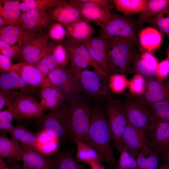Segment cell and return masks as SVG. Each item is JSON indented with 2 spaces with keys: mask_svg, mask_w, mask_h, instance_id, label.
Instances as JSON below:
<instances>
[{
  "mask_svg": "<svg viewBox=\"0 0 169 169\" xmlns=\"http://www.w3.org/2000/svg\"><path fill=\"white\" fill-rule=\"evenodd\" d=\"M120 153L115 169H136V159L130 154L124 146H122Z\"/></svg>",
  "mask_w": 169,
  "mask_h": 169,
  "instance_id": "obj_42",
  "label": "cell"
},
{
  "mask_svg": "<svg viewBox=\"0 0 169 169\" xmlns=\"http://www.w3.org/2000/svg\"><path fill=\"white\" fill-rule=\"evenodd\" d=\"M20 50L18 47L0 38V54L15 59L18 58Z\"/></svg>",
  "mask_w": 169,
  "mask_h": 169,
  "instance_id": "obj_45",
  "label": "cell"
},
{
  "mask_svg": "<svg viewBox=\"0 0 169 169\" xmlns=\"http://www.w3.org/2000/svg\"><path fill=\"white\" fill-rule=\"evenodd\" d=\"M105 112L111 143L120 153L122 146L123 136L127 121L118 101H109L105 107Z\"/></svg>",
  "mask_w": 169,
  "mask_h": 169,
  "instance_id": "obj_10",
  "label": "cell"
},
{
  "mask_svg": "<svg viewBox=\"0 0 169 169\" xmlns=\"http://www.w3.org/2000/svg\"><path fill=\"white\" fill-rule=\"evenodd\" d=\"M162 41L161 33L152 27L143 29L139 34V42L144 50L148 52L158 48Z\"/></svg>",
  "mask_w": 169,
  "mask_h": 169,
  "instance_id": "obj_30",
  "label": "cell"
},
{
  "mask_svg": "<svg viewBox=\"0 0 169 169\" xmlns=\"http://www.w3.org/2000/svg\"><path fill=\"white\" fill-rule=\"evenodd\" d=\"M145 84L146 80L144 78L141 74H136L128 81V86L131 92L140 96L144 92Z\"/></svg>",
  "mask_w": 169,
  "mask_h": 169,
  "instance_id": "obj_44",
  "label": "cell"
},
{
  "mask_svg": "<svg viewBox=\"0 0 169 169\" xmlns=\"http://www.w3.org/2000/svg\"><path fill=\"white\" fill-rule=\"evenodd\" d=\"M47 31L49 38L52 41L56 43H65L66 31L62 24L53 21Z\"/></svg>",
  "mask_w": 169,
  "mask_h": 169,
  "instance_id": "obj_39",
  "label": "cell"
},
{
  "mask_svg": "<svg viewBox=\"0 0 169 169\" xmlns=\"http://www.w3.org/2000/svg\"><path fill=\"white\" fill-rule=\"evenodd\" d=\"M159 158L162 162L169 164V149L160 154Z\"/></svg>",
  "mask_w": 169,
  "mask_h": 169,
  "instance_id": "obj_49",
  "label": "cell"
},
{
  "mask_svg": "<svg viewBox=\"0 0 169 169\" xmlns=\"http://www.w3.org/2000/svg\"><path fill=\"white\" fill-rule=\"evenodd\" d=\"M47 14L52 20L63 24L69 23L82 18L79 10L71 0H61Z\"/></svg>",
  "mask_w": 169,
  "mask_h": 169,
  "instance_id": "obj_20",
  "label": "cell"
},
{
  "mask_svg": "<svg viewBox=\"0 0 169 169\" xmlns=\"http://www.w3.org/2000/svg\"><path fill=\"white\" fill-rule=\"evenodd\" d=\"M38 33L26 31L18 25H6L0 28V38L18 47L21 49Z\"/></svg>",
  "mask_w": 169,
  "mask_h": 169,
  "instance_id": "obj_22",
  "label": "cell"
},
{
  "mask_svg": "<svg viewBox=\"0 0 169 169\" xmlns=\"http://www.w3.org/2000/svg\"><path fill=\"white\" fill-rule=\"evenodd\" d=\"M33 66L45 77L52 71L61 68L52 53L45 56Z\"/></svg>",
  "mask_w": 169,
  "mask_h": 169,
  "instance_id": "obj_40",
  "label": "cell"
},
{
  "mask_svg": "<svg viewBox=\"0 0 169 169\" xmlns=\"http://www.w3.org/2000/svg\"><path fill=\"white\" fill-rule=\"evenodd\" d=\"M53 169H86L70 154L63 152L51 158Z\"/></svg>",
  "mask_w": 169,
  "mask_h": 169,
  "instance_id": "obj_34",
  "label": "cell"
},
{
  "mask_svg": "<svg viewBox=\"0 0 169 169\" xmlns=\"http://www.w3.org/2000/svg\"><path fill=\"white\" fill-rule=\"evenodd\" d=\"M108 87L112 92L116 93H122L128 85L125 75L116 74L111 75L108 78Z\"/></svg>",
  "mask_w": 169,
  "mask_h": 169,
  "instance_id": "obj_43",
  "label": "cell"
},
{
  "mask_svg": "<svg viewBox=\"0 0 169 169\" xmlns=\"http://www.w3.org/2000/svg\"><path fill=\"white\" fill-rule=\"evenodd\" d=\"M157 78L162 80L169 74V60L166 58L158 63L157 68Z\"/></svg>",
  "mask_w": 169,
  "mask_h": 169,
  "instance_id": "obj_47",
  "label": "cell"
},
{
  "mask_svg": "<svg viewBox=\"0 0 169 169\" xmlns=\"http://www.w3.org/2000/svg\"><path fill=\"white\" fill-rule=\"evenodd\" d=\"M148 0H112L115 9L127 15L139 13L146 6Z\"/></svg>",
  "mask_w": 169,
  "mask_h": 169,
  "instance_id": "obj_35",
  "label": "cell"
},
{
  "mask_svg": "<svg viewBox=\"0 0 169 169\" xmlns=\"http://www.w3.org/2000/svg\"><path fill=\"white\" fill-rule=\"evenodd\" d=\"M66 31L64 44L72 45L80 43L93 36L95 33L90 22L83 18L72 23L63 24Z\"/></svg>",
  "mask_w": 169,
  "mask_h": 169,
  "instance_id": "obj_18",
  "label": "cell"
},
{
  "mask_svg": "<svg viewBox=\"0 0 169 169\" xmlns=\"http://www.w3.org/2000/svg\"><path fill=\"white\" fill-rule=\"evenodd\" d=\"M145 80L144 92L137 98L139 100L156 102L169 100V90L162 80L156 78Z\"/></svg>",
  "mask_w": 169,
  "mask_h": 169,
  "instance_id": "obj_21",
  "label": "cell"
},
{
  "mask_svg": "<svg viewBox=\"0 0 169 169\" xmlns=\"http://www.w3.org/2000/svg\"><path fill=\"white\" fill-rule=\"evenodd\" d=\"M167 58L169 60V44L167 47L166 51Z\"/></svg>",
  "mask_w": 169,
  "mask_h": 169,
  "instance_id": "obj_55",
  "label": "cell"
},
{
  "mask_svg": "<svg viewBox=\"0 0 169 169\" xmlns=\"http://www.w3.org/2000/svg\"><path fill=\"white\" fill-rule=\"evenodd\" d=\"M158 63L156 58L150 52L139 48L128 73L140 74L145 79L155 78Z\"/></svg>",
  "mask_w": 169,
  "mask_h": 169,
  "instance_id": "obj_15",
  "label": "cell"
},
{
  "mask_svg": "<svg viewBox=\"0 0 169 169\" xmlns=\"http://www.w3.org/2000/svg\"><path fill=\"white\" fill-rule=\"evenodd\" d=\"M18 161L29 169H53L51 158L37 152L25 144L21 143Z\"/></svg>",
  "mask_w": 169,
  "mask_h": 169,
  "instance_id": "obj_23",
  "label": "cell"
},
{
  "mask_svg": "<svg viewBox=\"0 0 169 169\" xmlns=\"http://www.w3.org/2000/svg\"><path fill=\"white\" fill-rule=\"evenodd\" d=\"M137 27V23L129 15L120 14L115 12L111 13L108 23L100 26L102 34L108 38L123 40L138 45Z\"/></svg>",
  "mask_w": 169,
  "mask_h": 169,
  "instance_id": "obj_5",
  "label": "cell"
},
{
  "mask_svg": "<svg viewBox=\"0 0 169 169\" xmlns=\"http://www.w3.org/2000/svg\"><path fill=\"white\" fill-rule=\"evenodd\" d=\"M11 59L10 57L0 54V74L10 71L12 66Z\"/></svg>",
  "mask_w": 169,
  "mask_h": 169,
  "instance_id": "obj_48",
  "label": "cell"
},
{
  "mask_svg": "<svg viewBox=\"0 0 169 169\" xmlns=\"http://www.w3.org/2000/svg\"><path fill=\"white\" fill-rule=\"evenodd\" d=\"M121 109L127 122L140 129L147 130L156 120L151 110L143 102L136 99H128L120 102Z\"/></svg>",
  "mask_w": 169,
  "mask_h": 169,
  "instance_id": "obj_7",
  "label": "cell"
},
{
  "mask_svg": "<svg viewBox=\"0 0 169 169\" xmlns=\"http://www.w3.org/2000/svg\"><path fill=\"white\" fill-rule=\"evenodd\" d=\"M8 168L3 159H0V169H8Z\"/></svg>",
  "mask_w": 169,
  "mask_h": 169,
  "instance_id": "obj_53",
  "label": "cell"
},
{
  "mask_svg": "<svg viewBox=\"0 0 169 169\" xmlns=\"http://www.w3.org/2000/svg\"><path fill=\"white\" fill-rule=\"evenodd\" d=\"M68 68L78 81L83 92L92 98H101L109 94L107 79L95 71L78 68L69 64Z\"/></svg>",
  "mask_w": 169,
  "mask_h": 169,
  "instance_id": "obj_8",
  "label": "cell"
},
{
  "mask_svg": "<svg viewBox=\"0 0 169 169\" xmlns=\"http://www.w3.org/2000/svg\"><path fill=\"white\" fill-rule=\"evenodd\" d=\"M86 21L95 23L100 27L108 23L113 6L112 0H71Z\"/></svg>",
  "mask_w": 169,
  "mask_h": 169,
  "instance_id": "obj_9",
  "label": "cell"
},
{
  "mask_svg": "<svg viewBox=\"0 0 169 169\" xmlns=\"http://www.w3.org/2000/svg\"><path fill=\"white\" fill-rule=\"evenodd\" d=\"M84 142L103 157L110 169L115 168V158L111 146L107 117L105 111L101 109L91 110L90 127Z\"/></svg>",
  "mask_w": 169,
  "mask_h": 169,
  "instance_id": "obj_1",
  "label": "cell"
},
{
  "mask_svg": "<svg viewBox=\"0 0 169 169\" xmlns=\"http://www.w3.org/2000/svg\"><path fill=\"white\" fill-rule=\"evenodd\" d=\"M74 142L76 145L75 159L79 162L90 165L94 162L102 163L105 161L104 158L94 149L82 140L75 139Z\"/></svg>",
  "mask_w": 169,
  "mask_h": 169,
  "instance_id": "obj_28",
  "label": "cell"
},
{
  "mask_svg": "<svg viewBox=\"0 0 169 169\" xmlns=\"http://www.w3.org/2000/svg\"><path fill=\"white\" fill-rule=\"evenodd\" d=\"M122 146L135 159L144 147H148L152 149L147 131L128 123L123 136Z\"/></svg>",
  "mask_w": 169,
  "mask_h": 169,
  "instance_id": "obj_14",
  "label": "cell"
},
{
  "mask_svg": "<svg viewBox=\"0 0 169 169\" xmlns=\"http://www.w3.org/2000/svg\"><path fill=\"white\" fill-rule=\"evenodd\" d=\"M39 103L45 110L52 111L56 110L64 104V98L49 80L48 83L40 89L39 93Z\"/></svg>",
  "mask_w": 169,
  "mask_h": 169,
  "instance_id": "obj_26",
  "label": "cell"
},
{
  "mask_svg": "<svg viewBox=\"0 0 169 169\" xmlns=\"http://www.w3.org/2000/svg\"><path fill=\"white\" fill-rule=\"evenodd\" d=\"M65 105L69 131V137L74 142L75 139L84 141L86 138L90 123V111L86 102L78 98L68 101Z\"/></svg>",
  "mask_w": 169,
  "mask_h": 169,
  "instance_id": "obj_4",
  "label": "cell"
},
{
  "mask_svg": "<svg viewBox=\"0 0 169 169\" xmlns=\"http://www.w3.org/2000/svg\"><path fill=\"white\" fill-rule=\"evenodd\" d=\"M109 38L102 34L98 37L93 36L80 42L88 49L93 59L109 76L107 64V47Z\"/></svg>",
  "mask_w": 169,
  "mask_h": 169,
  "instance_id": "obj_19",
  "label": "cell"
},
{
  "mask_svg": "<svg viewBox=\"0 0 169 169\" xmlns=\"http://www.w3.org/2000/svg\"><path fill=\"white\" fill-rule=\"evenodd\" d=\"M65 45L68 53L69 64L83 69H86L91 66L94 68L95 71L102 77L108 79L109 76L107 73L93 59L87 48L83 45L78 43L74 45Z\"/></svg>",
  "mask_w": 169,
  "mask_h": 169,
  "instance_id": "obj_13",
  "label": "cell"
},
{
  "mask_svg": "<svg viewBox=\"0 0 169 169\" xmlns=\"http://www.w3.org/2000/svg\"><path fill=\"white\" fill-rule=\"evenodd\" d=\"M21 125L14 126L9 133L12 137L32 149L39 152L37 135L29 131Z\"/></svg>",
  "mask_w": 169,
  "mask_h": 169,
  "instance_id": "obj_32",
  "label": "cell"
},
{
  "mask_svg": "<svg viewBox=\"0 0 169 169\" xmlns=\"http://www.w3.org/2000/svg\"><path fill=\"white\" fill-rule=\"evenodd\" d=\"M43 130L58 140L69 137V131L65 105L37 119Z\"/></svg>",
  "mask_w": 169,
  "mask_h": 169,
  "instance_id": "obj_11",
  "label": "cell"
},
{
  "mask_svg": "<svg viewBox=\"0 0 169 169\" xmlns=\"http://www.w3.org/2000/svg\"><path fill=\"white\" fill-rule=\"evenodd\" d=\"M159 155L151 148L144 147L136 159V169H158Z\"/></svg>",
  "mask_w": 169,
  "mask_h": 169,
  "instance_id": "obj_33",
  "label": "cell"
},
{
  "mask_svg": "<svg viewBox=\"0 0 169 169\" xmlns=\"http://www.w3.org/2000/svg\"><path fill=\"white\" fill-rule=\"evenodd\" d=\"M56 43L50 39L47 30L38 32L21 49L18 59L20 63L33 66L52 53Z\"/></svg>",
  "mask_w": 169,
  "mask_h": 169,
  "instance_id": "obj_6",
  "label": "cell"
},
{
  "mask_svg": "<svg viewBox=\"0 0 169 169\" xmlns=\"http://www.w3.org/2000/svg\"><path fill=\"white\" fill-rule=\"evenodd\" d=\"M138 45L117 39H109L107 64L109 76L128 72L136 57Z\"/></svg>",
  "mask_w": 169,
  "mask_h": 169,
  "instance_id": "obj_3",
  "label": "cell"
},
{
  "mask_svg": "<svg viewBox=\"0 0 169 169\" xmlns=\"http://www.w3.org/2000/svg\"><path fill=\"white\" fill-rule=\"evenodd\" d=\"M89 166L91 169H106L102 163L97 162L92 163Z\"/></svg>",
  "mask_w": 169,
  "mask_h": 169,
  "instance_id": "obj_50",
  "label": "cell"
},
{
  "mask_svg": "<svg viewBox=\"0 0 169 169\" xmlns=\"http://www.w3.org/2000/svg\"><path fill=\"white\" fill-rule=\"evenodd\" d=\"M53 20L47 13L35 9L22 12L20 26L24 30L38 33L46 31Z\"/></svg>",
  "mask_w": 169,
  "mask_h": 169,
  "instance_id": "obj_16",
  "label": "cell"
},
{
  "mask_svg": "<svg viewBox=\"0 0 169 169\" xmlns=\"http://www.w3.org/2000/svg\"><path fill=\"white\" fill-rule=\"evenodd\" d=\"M8 169H29L27 166L23 164L22 166L15 165L11 168H8Z\"/></svg>",
  "mask_w": 169,
  "mask_h": 169,
  "instance_id": "obj_52",
  "label": "cell"
},
{
  "mask_svg": "<svg viewBox=\"0 0 169 169\" xmlns=\"http://www.w3.org/2000/svg\"><path fill=\"white\" fill-rule=\"evenodd\" d=\"M166 87L169 90V81L165 84Z\"/></svg>",
  "mask_w": 169,
  "mask_h": 169,
  "instance_id": "obj_56",
  "label": "cell"
},
{
  "mask_svg": "<svg viewBox=\"0 0 169 169\" xmlns=\"http://www.w3.org/2000/svg\"><path fill=\"white\" fill-rule=\"evenodd\" d=\"M47 76L68 101L77 99L78 94L83 92L78 81L68 68L56 69Z\"/></svg>",
  "mask_w": 169,
  "mask_h": 169,
  "instance_id": "obj_12",
  "label": "cell"
},
{
  "mask_svg": "<svg viewBox=\"0 0 169 169\" xmlns=\"http://www.w3.org/2000/svg\"><path fill=\"white\" fill-rule=\"evenodd\" d=\"M143 102L150 109L156 119L169 122V100Z\"/></svg>",
  "mask_w": 169,
  "mask_h": 169,
  "instance_id": "obj_38",
  "label": "cell"
},
{
  "mask_svg": "<svg viewBox=\"0 0 169 169\" xmlns=\"http://www.w3.org/2000/svg\"><path fill=\"white\" fill-rule=\"evenodd\" d=\"M21 144L16 139L8 138L2 133L0 137V159L10 158L19 161Z\"/></svg>",
  "mask_w": 169,
  "mask_h": 169,
  "instance_id": "obj_31",
  "label": "cell"
},
{
  "mask_svg": "<svg viewBox=\"0 0 169 169\" xmlns=\"http://www.w3.org/2000/svg\"><path fill=\"white\" fill-rule=\"evenodd\" d=\"M169 6V0H148L144 8L138 13L137 26L141 27Z\"/></svg>",
  "mask_w": 169,
  "mask_h": 169,
  "instance_id": "obj_29",
  "label": "cell"
},
{
  "mask_svg": "<svg viewBox=\"0 0 169 169\" xmlns=\"http://www.w3.org/2000/svg\"><path fill=\"white\" fill-rule=\"evenodd\" d=\"M21 13L17 0H0V16L4 20V25L20 26Z\"/></svg>",
  "mask_w": 169,
  "mask_h": 169,
  "instance_id": "obj_27",
  "label": "cell"
},
{
  "mask_svg": "<svg viewBox=\"0 0 169 169\" xmlns=\"http://www.w3.org/2000/svg\"><path fill=\"white\" fill-rule=\"evenodd\" d=\"M10 71L15 72L30 85L40 89L49 81L34 66L22 63L12 65Z\"/></svg>",
  "mask_w": 169,
  "mask_h": 169,
  "instance_id": "obj_25",
  "label": "cell"
},
{
  "mask_svg": "<svg viewBox=\"0 0 169 169\" xmlns=\"http://www.w3.org/2000/svg\"><path fill=\"white\" fill-rule=\"evenodd\" d=\"M0 89L6 90H18V89L24 93L32 96L36 93H39L40 90V89L29 84L13 71L0 74Z\"/></svg>",
  "mask_w": 169,
  "mask_h": 169,
  "instance_id": "obj_24",
  "label": "cell"
},
{
  "mask_svg": "<svg viewBox=\"0 0 169 169\" xmlns=\"http://www.w3.org/2000/svg\"><path fill=\"white\" fill-rule=\"evenodd\" d=\"M4 25V21L3 18L0 16V28Z\"/></svg>",
  "mask_w": 169,
  "mask_h": 169,
  "instance_id": "obj_54",
  "label": "cell"
},
{
  "mask_svg": "<svg viewBox=\"0 0 169 169\" xmlns=\"http://www.w3.org/2000/svg\"><path fill=\"white\" fill-rule=\"evenodd\" d=\"M52 53L61 68L66 69V67L69 66V62L68 53L64 43H56Z\"/></svg>",
  "mask_w": 169,
  "mask_h": 169,
  "instance_id": "obj_41",
  "label": "cell"
},
{
  "mask_svg": "<svg viewBox=\"0 0 169 169\" xmlns=\"http://www.w3.org/2000/svg\"><path fill=\"white\" fill-rule=\"evenodd\" d=\"M14 118L13 114L7 109L0 111V131L9 133L14 127L12 123Z\"/></svg>",
  "mask_w": 169,
  "mask_h": 169,
  "instance_id": "obj_46",
  "label": "cell"
},
{
  "mask_svg": "<svg viewBox=\"0 0 169 169\" xmlns=\"http://www.w3.org/2000/svg\"><path fill=\"white\" fill-rule=\"evenodd\" d=\"M7 109L19 122L41 117L45 110L33 96L17 90H3Z\"/></svg>",
  "mask_w": 169,
  "mask_h": 169,
  "instance_id": "obj_2",
  "label": "cell"
},
{
  "mask_svg": "<svg viewBox=\"0 0 169 169\" xmlns=\"http://www.w3.org/2000/svg\"><path fill=\"white\" fill-rule=\"evenodd\" d=\"M6 105V100L4 95L2 91L0 90V111L2 110Z\"/></svg>",
  "mask_w": 169,
  "mask_h": 169,
  "instance_id": "obj_51",
  "label": "cell"
},
{
  "mask_svg": "<svg viewBox=\"0 0 169 169\" xmlns=\"http://www.w3.org/2000/svg\"><path fill=\"white\" fill-rule=\"evenodd\" d=\"M147 23L156 27L161 33L169 38V6L151 18Z\"/></svg>",
  "mask_w": 169,
  "mask_h": 169,
  "instance_id": "obj_37",
  "label": "cell"
},
{
  "mask_svg": "<svg viewBox=\"0 0 169 169\" xmlns=\"http://www.w3.org/2000/svg\"><path fill=\"white\" fill-rule=\"evenodd\" d=\"M17 1L22 12L35 9L47 13L61 0H18Z\"/></svg>",
  "mask_w": 169,
  "mask_h": 169,
  "instance_id": "obj_36",
  "label": "cell"
},
{
  "mask_svg": "<svg viewBox=\"0 0 169 169\" xmlns=\"http://www.w3.org/2000/svg\"><path fill=\"white\" fill-rule=\"evenodd\" d=\"M147 131L155 152L160 155L169 149V122L157 119Z\"/></svg>",
  "mask_w": 169,
  "mask_h": 169,
  "instance_id": "obj_17",
  "label": "cell"
}]
</instances>
